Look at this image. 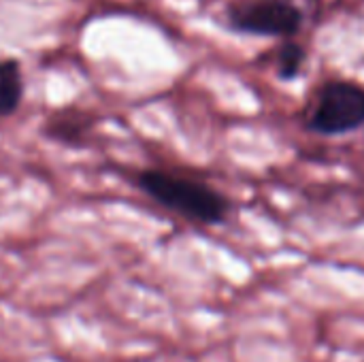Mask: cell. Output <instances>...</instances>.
I'll list each match as a JSON object with an SVG mask.
<instances>
[{"instance_id":"obj_1","label":"cell","mask_w":364,"mask_h":362,"mask_svg":"<svg viewBox=\"0 0 364 362\" xmlns=\"http://www.w3.org/2000/svg\"><path fill=\"white\" fill-rule=\"evenodd\" d=\"M134 186L166 211L203 226L222 224L228 218L230 203L209 183L168 169H141Z\"/></svg>"},{"instance_id":"obj_4","label":"cell","mask_w":364,"mask_h":362,"mask_svg":"<svg viewBox=\"0 0 364 362\" xmlns=\"http://www.w3.org/2000/svg\"><path fill=\"white\" fill-rule=\"evenodd\" d=\"M92 128V119L81 111H60L45 124V134L64 145L81 143Z\"/></svg>"},{"instance_id":"obj_2","label":"cell","mask_w":364,"mask_h":362,"mask_svg":"<svg viewBox=\"0 0 364 362\" xmlns=\"http://www.w3.org/2000/svg\"><path fill=\"white\" fill-rule=\"evenodd\" d=\"M364 126V87L352 81H331L320 92L309 117V128L318 134L337 137Z\"/></svg>"},{"instance_id":"obj_6","label":"cell","mask_w":364,"mask_h":362,"mask_svg":"<svg viewBox=\"0 0 364 362\" xmlns=\"http://www.w3.org/2000/svg\"><path fill=\"white\" fill-rule=\"evenodd\" d=\"M305 64V49L296 43H288L279 51V77L290 81L294 79Z\"/></svg>"},{"instance_id":"obj_5","label":"cell","mask_w":364,"mask_h":362,"mask_svg":"<svg viewBox=\"0 0 364 362\" xmlns=\"http://www.w3.org/2000/svg\"><path fill=\"white\" fill-rule=\"evenodd\" d=\"M23 100V75L17 58L0 60V117H11Z\"/></svg>"},{"instance_id":"obj_3","label":"cell","mask_w":364,"mask_h":362,"mask_svg":"<svg viewBox=\"0 0 364 362\" xmlns=\"http://www.w3.org/2000/svg\"><path fill=\"white\" fill-rule=\"evenodd\" d=\"M303 21L301 11L286 0H256L230 9V26L262 36H292Z\"/></svg>"}]
</instances>
